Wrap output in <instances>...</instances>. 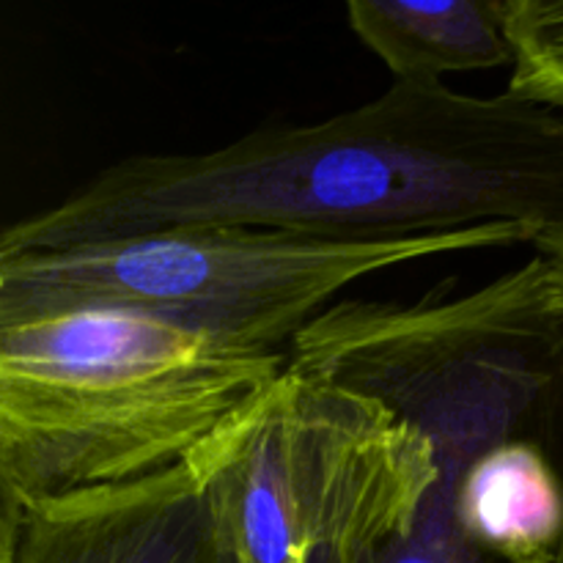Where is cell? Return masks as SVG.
Masks as SVG:
<instances>
[{"label":"cell","mask_w":563,"mask_h":563,"mask_svg":"<svg viewBox=\"0 0 563 563\" xmlns=\"http://www.w3.org/2000/svg\"><path fill=\"white\" fill-rule=\"evenodd\" d=\"M498 223L563 229V113L394 82L317 124L119 159L5 225L0 256L212 225L368 245Z\"/></svg>","instance_id":"obj_1"},{"label":"cell","mask_w":563,"mask_h":563,"mask_svg":"<svg viewBox=\"0 0 563 563\" xmlns=\"http://www.w3.org/2000/svg\"><path fill=\"white\" fill-rule=\"evenodd\" d=\"M284 368L124 311L0 322V531L42 500L181 465Z\"/></svg>","instance_id":"obj_2"},{"label":"cell","mask_w":563,"mask_h":563,"mask_svg":"<svg viewBox=\"0 0 563 563\" xmlns=\"http://www.w3.org/2000/svg\"><path fill=\"white\" fill-rule=\"evenodd\" d=\"M531 240V231L511 223L368 245L236 225L152 231L0 256V322L124 311L234 350L286 355L297 335L333 306V297L366 275Z\"/></svg>","instance_id":"obj_3"},{"label":"cell","mask_w":563,"mask_h":563,"mask_svg":"<svg viewBox=\"0 0 563 563\" xmlns=\"http://www.w3.org/2000/svg\"><path fill=\"white\" fill-rule=\"evenodd\" d=\"M185 462L234 563H355L438 476L410 418L289 363Z\"/></svg>","instance_id":"obj_4"},{"label":"cell","mask_w":563,"mask_h":563,"mask_svg":"<svg viewBox=\"0 0 563 563\" xmlns=\"http://www.w3.org/2000/svg\"><path fill=\"white\" fill-rule=\"evenodd\" d=\"M0 563H234L190 465L31 506Z\"/></svg>","instance_id":"obj_5"},{"label":"cell","mask_w":563,"mask_h":563,"mask_svg":"<svg viewBox=\"0 0 563 563\" xmlns=\"http://www.w3.org/2000/svg\"><path fill=\"white\" fill-rule=\"evenodd\" d=\"M346 22L394 82L440 86L445 75L511 66L500 0H350Z\"/></svg>","instance_id":"obj_6"},{"label":"cell","mask_w":563,"mask_h":563,"mask_svg":"<svg viewBox=\"0 0 563 563\" xmlns=\"http://www.w3.org/2000/svg\"><path fill=\"white\" fill-rule=\"evenodd\" d=\"M511 42L506 93L563 110V0H500Z\"/></svg>","instance_id":"obj_7"},{"label":"cell","mask_w":563,"mask_h":563,"mask_svg":"<svg viewBox=\"0 0 563 563\" xmlns=\"http://www.w3.org/2000/svg\"><path fill=\"white\" fill-rule=\"evenodd\" d=\"M531 247L533 253H539V256L553 267L555 278H559L561 291H563V229L542 231V234L533 236Z\"/></svg>","instance_id":"obj_8"}]
</instances>
